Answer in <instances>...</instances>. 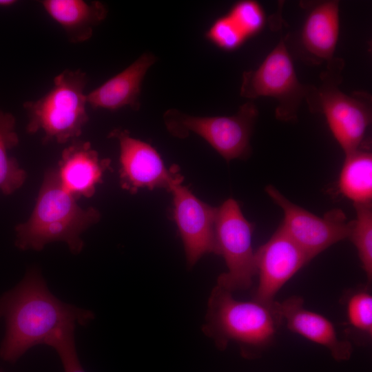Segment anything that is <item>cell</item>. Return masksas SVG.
<instances>
[{
	"label": "cell",
	"mask_w": 372,
	"mask_h": 372,
	"mask_svg": "<svg viewBox=\"0 0 372 372\" xmlns=\"http://www.w3.org/2000/svg\"><path fill=\"white\" fill-rule=\"evenodd\" d=\"M94 313L61 301L48 289L41 271L29 269L23 279L0 297V320L6 333L0 346V357L16 362L28 350L43 344L56 331L85 326Z\"/></svg>",
	"instance_id": "6da1fadb"
},
{
	"label": "cell",
	"mask_w": 372,
	"mask_h": 372,
	"mask_svg": "<svg viewBox=\"0 0 372 372\" xmlns=\"http://www.w3.org/2000/svg\"><path fill=\"white\" fill-rule=\"evenodd\" d=\"M76 200L63 187L56 169L48 170L30 217L15 227L16 247L40 251L50 242H63L72 253H80L81 236L100 220V213L81 207Z\"/></svg>",
	"instance_id": "7a4b0ae2"
},
{
	"label": "cell",
	"mask_w": 372,
	"mask_h": 372,
	"mask_svg": "<svg viewBox=\"0 0 372 372\" xmlns=\"http://www.w3.org/2000/svg\"><path fill=\"white\" fill-rule=\"evenodd\" d=\"M282 322L278 302L240 301L216 285L208 300L203 330L219 349L234 342L244 357L251 358L270 346Z\"/></svg>",
	"instance_id": "3957f363"
},
{
	"label": "cell",
	"mask_w": 372,
	"mask_h": 372,
	"mask_svg": "<svg viewBox=\"0 0 372 372\" xmlns=\"http://www.w3.org/2000/svg\"><path fill=\"white\" fill-rule=\"evenodd\" d=\"M87 82V74L79 69H66L56 75L45 95L23 103L28 116L26 132H41L45 144H63L77 139L89 120Z\"/></svg>",
	"instance_id": "277c9868"
},
{
	"label": "cell",
	"mask_w": 372,
	"mask_h": 372,
	"mask_svg": "<svg viewBox=\"0 0 372 372\" xmlns=\"http://www.w3.org/2000/svg\"><path fill=\"white\" fill-rule=\"evenodd\" d=\"M344 63L333 58L320 75L322 84L315 87L305 99L311 112L324 115L329 129L344 154L353 152L366 141L371 123V96L366 92L347 95L338 88Z\"/></svg>",
	"instance_id": "5b68a950"
},
{
	"label": "cell",
	"mask_w": 372,
	"mask_h": 372,
	"mask_svg": "<svg viewBox=\"0 0 372 372\" xmlns=\"http://www.w3.org/2000/svg\"><path fill=\"white\" fill-rule=\"evenodd\" d=\"M258 116L257 107L248 101L229 116H194L171 108L164 113L163 121L172 136L185 138L196 134L229 162L251 154L250 138Z\"/></svg>",
	"instance_id": "8992f818"
},
{
	"label": "cell",
	"mask_w": 372,
	"mask_h": 372,
	"mask_svg": "<svg viewBox=\"0 0 372 372\" xmlns=\"http://www.w3.org/2000/svg\"><path fill=\"white\" fill-rule=\"evenodd\" d=\"M288 34L281 37L275 48L256 70L242 74L240 95L249 99L272 97L278 105L275 116L282 121L296 120L298 110L315 86L301 83L285 44Z\"/></svg>",
	"instance_id": "52a82bcc"
},
{
	"label": "cell",
	"mask_w": 372,
	"mask_h": 372,
	"mask_svg": "<svg viewBox=\"0 0 372 372\" xmlns=\"http://www.w3.org/2000/svg\"><path fill=\"white\" fill-rule=\"evenodd\" d=\"M254 230V225L246 219L234 198H228L217 207L216 254L223 256L227 268L219 275L217 285L231 293L249 288L256 276Z\"/></svg>",
	"instance_id": "ba28073f"
},
{
	"label": "cell",
	"mask_w": 372,
	"mask_h": 372,
	"mask_svg": "<svg viewBox=\"0 0 372 372\" xmlns=\"http://www.w3.org/2000/svg\"><path fill=\"white\" fill-rule=\"evenodd\" d=\"M265 192L284 213L280 227L309 257L314 258L336 242L349 238L351 220L338 209L319 217L292 203L272 185Z\"/></svg>",
	"instance_id": "9c48e42d"
},
{
	"label": "cell",
	"mask_w": 372,
	"mask_h": 372,
	"mask_svg": "<svg viewBox=\"0 0 372 372\" xmlns=\"http://www.w3.org/2000/svg\"><path fill=\"white\" fill-rule=\"evenodd\" d=\"M181 174L171 185L174 218L182 238L187 265L192 267L205 254H216L217 207L204 203L182 185Z\"/></svg>",
	"instance_id": "30bf717a"
},
{
	"label": "cell",
	"mask_w": 372,
	"mask_h": 372,
	"mask_svg": "<svg viewBox=\"0 0 372 372\" xmlns=\"http://www.w3.org/2000/svg\"><path fill=\"white\" fill-rule=\"evenodd\" d=\"M109 137L116 139L119 144V179L123 189L130 193L141 188L162 187L169 191L180 175L177 165L167 169L152 145L132 137L128 131L115 129Z\"/></svg>",
	"instance_id": "8fae6325"
},
{
	"label": "cell",
	"mask_w": 372,
	"mask_h": 372,
	"mask_svg": "<svg viewBox=\"0 0 372 372\" xmlns=\"http://www.w3.org/2000/svg\"><path fill=\"white\" fill-rule=\"evenodd\" d=\"M258 284L254 300L275 302L279 290L311 260L280 227L255 251Z\"/></svg>",
	"instance_id": "7c38bea8"
},
{
	"label": "cell",
	"mask_w": 372,
	"mask_h": 372,
	"mask_svg": "<svg viewBox=\"0 0 372 372\" xmlns=\"http://www.w3.org/2000/svg\"><path fill=\"white\" fill-rule=\"evenodd\" d=\"M278 305L282 322L289 331L325 347L336 361H347L351 357V343L339 338L329 320L306 309L302 298L291 296Z\"/></svg>",
	"instance_id": "4fadbf2b"
},
{
	"label": "cell",
	"mask_w": 372,
	"mask_h": 372,
	"mask_svg": "<svg viewBox=\"0 0 372 372\" xmlns=\"http://www.w3.org/2000/svg\"><path fill=\"white\" fill-rule=\"evenodd\" d=\"M110 165V160L101 158L90 142L76 139L63 149L56 171L63 187L79 199L94 195Z\"/></svg>",
	"instance_id": "5bb4252c"
},
{
	"label": "cell",
	"mask_w": 372,
	"mask_h": 372,
	"mask_svg": "<svg viewBox=\"0 0 372 372\" xmlns=\"http://www.w3.org/2000/svg\"><path fill=\"white\" fill-rule=\"evenodd\" d=\"M156 61L154 54L143 53L121 72L87 93V105L95 110L114 111L127 106L138 110L143 81Z\"/></svg>",
	"instance_id": "9a60e30c"
},
{
	"label": "cell",
	"mask_w": 372,
	"mask_h": 372,
	"mask_svg": "<svg viewBox=\"0 0 372 372\" xmlns=\"http://www.w3.org/2000/svg\"><path fill=\"white\" fill-rule=\"evenodd\" d=\"M339 2L324 1L312 6L303 25V48L314 63L333 57L339 35Z\"/></svg>",
	"instance_id": "2e32d148"
},
{
	"label": "cell",
	"mask_w": 372,
	"mask_h": 372,
	"mask_svg": "<svg viewBox=\"0 0 372 372\" xmlns=\"http://www.w3.org/2000/svg\"><path fill=\"white\" fill-rule=\"evenodd\" d=\"M41 5L65 32L70 42L79 43L89 40L94 28L105 20L107 9L98 1L44 0Z\"/></svg>",
	"instance_id": "e0dca14e"
},
{
	"label": "cell",
	"mask_w": 372,
	"mask_h": 372,
	"mask_svg": "<svg viewBox=\"0 0 372 372\" xmlns=\"http://www.w3.org/2000/svg\"><path fill=\"white\" fill-rule=\"evenodd\" d=\"M338 188L353 203L372 202V153L369 142L345 154Z\"/></svg>",
	"instance_id": "ac0fdd59"
},
{
	"label": "cell",
	"mask_w": 372,
	"mask_h": 372,
	"mask_svg": "<svg viewBox=\"0 0 372 372\" xmlns=\"http://www.w3.org/2000/svg\"><path fill=\"white\" fill-rule=\"evenodd\" d=\"M19 142L15 117L0 109V191L5 195L13 194L27 178L25 171L9 154Z\"/></svg>",
	"instance_id": "d6986e66"
},
{
	"label": "cell",
	"mask_w": 372,
	"mask_h": 372,
	"mask_svg": "<svg viewBox=\"0 0 372 372\" xmlns=\"http://www.w3.org/2000/svg\"><path fill=\"white\" fill-rule=\"evenodd\" d=\"M353 204L356 217L351 220L349 238L357 249L369 282L372 280V202Z\"/></svg>",
	"instance_id": "ffe728a7"
},
{
	"label": "cell",
	"mask_w": 372,
	"mask_h": 372,
	"mask_svg": "<svg viewBox=\"0 0 372 372\" xmlns=\"http://www.w3.org/2000/svg\"><path fill=\"white\" fill-rule=\"evenodd\" d=\"M227 15L247 39L258 34L265 25V13L259 3L241 1L231 8Z\"/></svg>",
	"instance_id": "44dd1931"
},
{
	"label": "cell",
	"mask_w": 372,
	"mask_h": 372,
	"mask_svg": "<svg viewBox=\"0 0 372 372\" xmlns=\"http://www.w3.org/2000/svg\"><path fill=\"white\" fill-rule=\"evenodd\" d=\"M347 316L353 329L372 336V296L366 290L353 292L348 298Z\"/></svg>",
	"instance_id": "7402d4cb"
},
{
	"label": "cell",
	"mask_w": 372,
	"mask_h": 372,
	"mask_svg": "<svg viewBox=\"0 0 372 372\" xmlns=\"http://www.w3.org/2000/svg\"><path fill=\"white\" fill-rule=\"evenodd\" d=\"M76 327L59 329L44 342L57 353L64 372H85L79 359L74 340Z\"/></svg>",
	"instance_id": "603a6c76"
},
{
	"label": "cell",
	"mask_w": 372,
	"mask_h": 372,
	"mask_svg": "<svg viewBox=\"0 0 372 372\" xmlns=\"http://www.w3.org/2000/svg\"><path fill=\"white\" fill-rule=\"evenodd\" d=\"M207 37L218 47L226 50L236 49L247 39L227 14L214 21L207 32Z\"/></svg>",
	"instance_id": "cb8c5ba5"
},
{
	"label": "cell",
	"mask_w": 372,
	"mask_h": 372,
	"mask_svg": "<svg viewBox=\"0 0 372 372\" xmlns=\"http://www.w3.org/2000/svg\"><path fill=\"white\" fill-rule=\"evenodd\" d=\"M17 2L15 0H0V8H9L14 5Z\"/></svg>",
	"instance_id": "d4e9b609"
},
{
	"label": "cell",
	"mask_w": 372,
	"mask_h": 372,
	"mask_svg": "<svg viewBox=\"0 0 372 372\" xmlns=\"http://www.w3.org/2000/svg\"><path fill=\"white\" fill-rule=\"evenodd\" d=\"M0 372H3V371L0 369Z\"/></svg>",
	"instance_id": "484cf974"
}]
</instances>
